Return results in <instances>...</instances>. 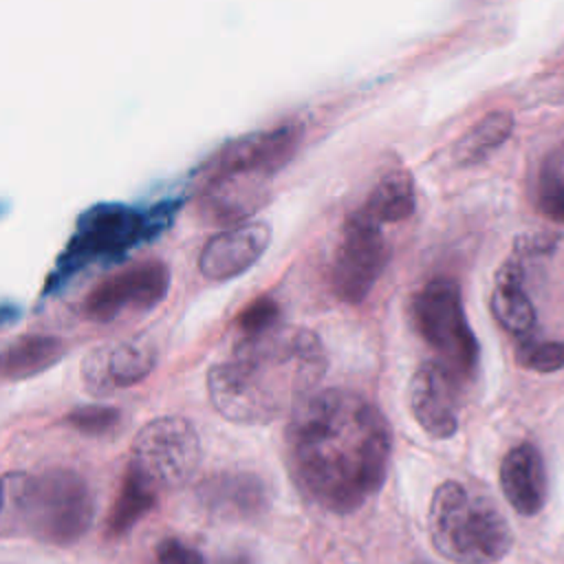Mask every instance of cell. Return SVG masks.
Returning a JSON list of instances; mask_svg holds the SVG:
<instances>
[{
	"instance_id": "7",
	"label": "cell",
	"mask_w": 564,
	"mask_h": 564,
	"mask_svg": "<svg viewBox=\"0 0 564 564\" xmlns=\"http://www.w3.org/2000/svg\"><path fill=\"white\" fill-rule=\"evenodd\" d=\"M200 463V438L183 416L148 421L130 443L128 469L159 494L189 480Z\"/></svg>"
},
{
	"instance_id": "21",
	"label": "cell",
	"mask_w": 564,
	"mask_h": 564,
	"mask_svg": "<svg viewBox=\"0 0 564 564\" xmlns=\"http://www.w3.org/2000/svg\"><path fill=\"white\" fill-rule=\"evenodd\" d=\"M159 496L161 494L156 489L145 485L134 474L126 471L123 480L119 485V491L115 496V502L108 511L104 533L112 540L123 538L126 533H130L137 527V522L141 518H145L156 507Z\"/></svg>"
},
{
	"instance_id": "20",
	"label": "cell",
	"mask_w": 564,
	"mask_h": 564,
	"mask_svg": "<svg viewBox=\"0 0 564 564\" xmlns=\"http://www.w3.org/2000/svg\"><path fill=\"white\" fill-rule=\"evenodd\" d=\"M516 119L509 110H491L480 117L454 145V159L460 165H476L489 159L513 132Z\"/></svg>"
},
{
	"instance_id": "28",
	"label": "cell",
	"mask_w": 564,
	"mask_h": 564,
	"mask_svg": "<svg viewBox=\"0 0 564 564\" xmlns=\"http://www.w3.org/2000/svg\"><path fill=\"white\" fill-rule=\"evenodd\" d=\"M227 564H253V562H251V555H247V553H238V555H234Z\"/></svg>"
},
{
	"instance_id": "22",
	"label": "cell",
	"mask_w": 564,
	"mask_h": 564,
	"mask_svg": "<svg viewBox=\"0 0 564 564\" xmlns=\"http://www.w3.org/2000/svg\"><path fill=\"white\" fill-rule=\"evenodd\" d=\"M535 207L542 216L564 225V139L544 154L538 167Z\"/></svg>"
},
{
	"instance_id": "24",
	"label": "cell",
	"mask_w": 564,
	"mask_h": 564,
	"mask_svg": "<svg viewBox=\"0 0 564 564\" xmlns=\"http://www.w3.org/2000/svg\"><path fill=\"white\" fill-rule=\"evenodd\" d=\"M518 366L533 372H557L564 370V339L533 337L516 344Z\"/></svg>"
},
{
	"instance_id": "11",
	"label": "cell",
	"mask_w": 564,
	"mask_h": 564,
	"mask_svg": "<svg viewBox=\"0 0 564 564\" xmlns=\"http://www.w3.org/2000/svg\"><path fill=\"white\" fill-rule=\"evenodd\" d=\"M300 126L297 123H278L267 130L245 134L240 139L223 145L207 163V172H253L273 178L282 170L300 145Z\"/></svg>"
},
{
	"instance_id": "25",
	"label": "cell",
	"mask_w": 564,
	"mask_h": 564,
	"mask_svg": "<svg viewBox=\"0 0 564 564\" xmlns=\"http://www.w3.org/2000/svg\"><path fill=\"white\" fill-rule=\"evenodd\" d=\"M275 324H280V304L271 295L256 297L236 317V328L240 335L262 333Z\"/></svg>"
},
{
	"instance_id": "13",
	"label": "cell",
	"mask_w": 564,
	"mask_h": 564,
	"mask_svg": "<svg viewBox=\"0 0 564 564\" xmlns=\"http://www.w3.org/2000/svg\"><path fill=\"white\" fill-rule=\"evenodd\" d=\"M458 377L441 361H423L408 386L416 423L432 438H452L458 430Z\"/></svg>"
},
{
	"instance_id": "14",
	"label": "cell",
	"mask_w": 564,
	"mask_h": 564,
	"mask_svg": "<svg viewBox=\"0 0 564 564\" xmlns=\"http://www.w3.org/2000/svg\"><path fill=\"white\" fill-rule=\"evenodd\" d=\"M269 176L253 172H207L198 189V214L207 223L238 225L269 198Z\"/></svg>"
},
{
	"instance_id": "26",
	"label": "cell",
	"mask_w": 564,
	"mask_h": 564,
	"mask_svg": "<svg viewBox=\"0 0 564 564\" xmlns=\"http://www.w3.org/2000/svg\"><path fill=\"white\" fill-rule=\"evenodd\" d=\"M156 564H205L198 549L178 538H165L156 544Z\"/></svg>"
},
{
	"instance_id": "2",
	"label": "cell",
	"mask_w": 564,
	"mask_h": 564,
	"mask_svg": "<svg viewBox=\"0 0 564 564\" xmlns=\"http://www.w3.org/2000/svg\"><path fill=\"white\" fill-rule=\"evenodd\" d=\"M328 368L322 339L304 326L275 324L240 335L207 370V394L218 414L238 425H264L315 392Z\"/></svg>"
},
{
	"instance_id": "18",
	"label": "cell",
	"mask_w": 564,
	"mask_h": 564,
	"mask_svg": "<svg viewBox=\"0 0 564 564\" xmlns=\"http://www.w3.org/2000/svg\"><path fill=\"white\" fill-rule=\"evenodd\" d=\"M66 341L55 335H18L2 348V379L9 383L31 379L55 366L66 355Z\"/></svg>"
},
{
	"instance_id": "8",
	"label": "cell",
	"mask_w": 564,
	"mask_h": 564,
	"mask_svg": "<svg viewBox=\"0 0 564 564\" xmlns=\"http://www.w3.org/2000/svg\"><path fill=\"white\" fill-rule=\"evenodd\" d=\"M381 227L359 207L341 225L328 280L344 304H361L388 267L390 245Z\"/></svg>"
},
{
	"instance_id": "4",
	"label": "cell",
	"mask_w": 564,
	"mask_h": 564,
	"mask_svg": "<svg viewBox=\"0 0 564 564\" xmlns=\"http://www.w3.org/2000/svg\"><path fill=\"white\" fill-rule=\"evenodd\" d=\"M178 205V200L152 207L97 203L84 209L44 280L42 297L62 293L88 267L115 264L137 247L152 242L172 225Z\"/></svg>"
},
{
	"instance_id": "3",
	"label": "cell",
	"mask_w": 564,
	"mask_h": 564,
	"mask_svg": "<svg viewBox=\"0 0 564 564\" xmlns=\"http://www.w3.org/2000/svg\"><path fill=\"white\" fill-rule=\"evenodd\" d=\"M95 518V496L88 480L70 467L42 471H7L2 478V535L70 546L79 542Z\"/></svg>"
},
{
	"instance_id": "15",
	"label": "cell",
	"mask_w": 564,
	"mask_h": 564,
	"mask_svg": "<svg viewBox=\"0 0 564 564\" xmlns=\"http://www.w3.org/2000/svg\"><path fill=\"white\" fill-rule=\"evenodd\" d=\"M271 242V227L262 220H245L214 234L198 256V269L207 280L225 282L253 267Z\"/></svg>"
},
{
	"instance_id": "10",
	"label": "cell",
	"mask_w": 564,
	"mask_h": 564,
	"mask_svg": "<svg viewBox=\"0 0 564 564\" xmlns=\"http://www.w3.org/2000/svg\"><path fill=\"white\" fill-rule=\"evenodd\" d=\"M156 366V348L141 339L99 344L82 361L84 388L95 397H106L141 383Z\"/></svg>"
},
{
	"instance_id": "1",
	"label": "cell",
	"mask_w": 564,
	"mask_h": 564,
	"mask_svg": "<svg viewBox=\"0 0 564 564\" xmlns=\"http://www.w3.org/2000/svg\"><path fill=\"white\" fill-rule=\"evenodd\" d=\"M284 452L297 491L322 511L348 516L381 491L392 430L364 394L324 388L291 412Z\"/></svg>"
},
{
	"instance_id": "16",
	"label": "cell",
	"mask_w": 564,
	"mask_h": 564,
	"mask_svg": "<svg viewBox=\"0 0 564 564\" xmlns=\"http://www.w3.org/2000/svg\"><path fill=\"white\" fill-rule=\"evenodd\" d=\"M200 509L216 520H253L269 509L267 482L253 471H216L196 487Z\"/></svg>"
},
{
	"instance_id": "12",
	"label": "cell",
	"mask_w": 564,
	"mask_h": 564,
	"mask_svg": "<svg viewBox=\"0 0 564 564\" xmlns=\"http://www.w3.org/2000/svg\"><path fill=\"white\" fill-rule=\"evenodd\" d=\"M529 253L516 242L494 275L489 297L494 319L516 344L533 339L538 328V308L529 291Z\"/></svg>"
},
{
	"instance_id": "23",
	"label": "cell",
	"mask_w": 564,
	"mask_h": 564,
	"mask_svg": "<svg viewBox=\"0 0 564 564\" xmlns=\"http://www.w3.org/2000/svg\"><path fill=\"white\" fill-rule=\"evenodd\" d=\"M59 423L86 436H108L121 425V410L106 403H86L68 410Z\"/></svg>"
},
{
	"instance_id": "27",
	"label": "cell",
	"mask_w": 564,
	"mask_h": 564,
	"mask_svg": "<svg viewBox=\"0 0 564 564\" xmlns=\"http://www.w3.org/2000/svg\"><path fill=\"white\" fill-rule=\"evenodd\" d=\"M18 315H20V311H18L15 304H11V302H4V304H2V324H4V326L11 324V319H18Z\"/></svg>"
},
{
	"instance_id": "6",
	"label": "cell",
	"mask_w": 564,
	"mask_h": 564,
	"mask_svg": "<svg viewBox=\"0 0 564 564\" xmlns=\"http://www.w3.org/2000/svg\"><path fill=\"white\" fill-rule=\"evenodd\" d=\"M408 315L419 337L434 350L436 361L460 381L478 372L480 346L469 326L460 289L452 278L427 280L410 297Z\"/></svg>"
},
{
	"instance_id": "5",
	"label": "cell",
	"mask_w": 564,
	"mask_h": 564,
	"mask_svg": "<svg viewBox=\"0 0 564 564\" xmlns=\"http://www.w3.org/2000/svg\"><path fill=\"white\" fill-rule=\"evenodd\" d=\"M427 531L434 549L452 564H496L513 546L505 513L482 491L443 480L430 500Z\"/></svg>"
},
{
	"instance_id": "19",
	"label": "cell",
	"mask_w": 564,
	"mask_h": 564,
	"mask_svg": "<svg viewBox=\"0 0 564 564\" xmlns=\"http://www.w3.org/2000/svg\"><path fill=\"white\" fill-rule=\"evenodd\" d=\"M359 209L381 225L410 218L416 209V189L412 174L405 167H390L377 178Z\"/></svg>"
},
{
	"instance_id": "9",
	"label": "cell",
	"mask_w": 564,
	"mask_h": 564,
	"mask_svg": "<svg viewBox=\"0 0 564 564\" xmlns=\"http://www.w3.org/2000/svg\"><path fill=\"white\" fill-rule=\"evenodd\" d=\"M172 284L163 260H143L104 278L82 302V315L95 324H108L128 313H148L167 297Z\"/></svg>"
},
{
	"instance_id": "17",
	"label": "cell",
	"mask_w": 564,
	"mask_h": 564,
	"mask_svg": "<svg viewBox=\"0 0 564 564\" xmlns=\"http://www.w3.org/2000/svg\"><path fill=\"white\" fill-rule=\"evenodd\" d=\"M498 480L516 513L531 518L544 509L549 498V474L538 445L529 441L513 445L500 460Z\"/></svg>"
}]
</instances>
